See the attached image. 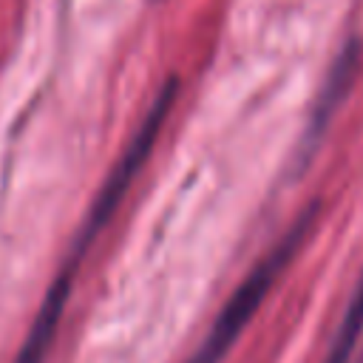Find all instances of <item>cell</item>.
<instances>
[{
	"mask_svg": "<svg viewBox=\"0 0 363 363\" xmlns=\"http://www.w3.org/2000/svg\"><path fill=\"white\" fill-rule=\"evenodd\" d=\"M354 68H357V43H349L343 48V54L335 60V68L329 74V82L323 88V96H320V102L315 108V119H312V130H309L312 136H318V130L323 128V122L332 116L335 105L343 99L349 82L354 79Z\"/></svg>",
	"mask_w": 363,
	"mask_h": 363,
	"instance_id": "4",
	"label": "cell"
},
{
	"mask_svg": "<svg viewBox=\"0 0 363 363\" xmlns=\"http://www.w3.org/2000/svg\"><path fill=\"white\" fill-rule=\"evenodd\" d=\"M360 335H363V272L354 284V292L349 298V306L343 312V320H340L332 343H329V354L323 363H349Z\"/></svg>",
	"mask_w": 363,
	"mask_h": 363,
	"instance_id": "5",
	"label": "cell"
},
{
	"mask_svg": "<svg viewBox=\"0 0 363 363\" xmlns=\"http://www.w3.org/2000/svg\"><path fill=\"white\" fill-rule=\"evenodd\" d=\"M176 94H179V82H176V77H170V79L162 85V91L156 94L153 105L147 108L142 125H139L136 133L130 136L125 153L119 156V162L113 164V170H111L108 179L102 182V190L96 193L91 210H88V218H85V224H82V230H79V238H77V244H74V258H79V255L85 252V247L96 238V233L111 221V216H113L116 207L122 204V199H125V193L130 190L136 173H139L142 164L147 162V156H150V150H153V145H156V139H159V133H162L164 119H167L170 111H173Z\"/></svg>",
	"mask_w": 363,
	"mask_h": 363,
	"instance_id": "2",
	"label": "cell"
},
{
	"mask_svg": "<svg viewBox=\"0 0 363 363\" xmlns=\"http://www.w3.org/2000/svg\"><path fill=\"white\" fill-rule=\"evenodd\" d=\"M312 218H315V210L303 213L292 227L289 233L255 264V269L244 278V284L233 292V298L224 303L221 315L216 318L213 329L207 332V337L201 340V346L196 349V354L187 360V363H218L230 346L238 340V335L247 329L250 318L255 315V309L264 303L267 292L272 289V284L278 281V275L289 267V261L295 258V252L301 250L303 238L309 235L312 230Z\"/></svg>",
	"mask_w": 363,
	"mask_h": 363,
	"instance_id": "1",
	"label": "cell"
},
{
	"mask_svg": "<svg viewBox=\"0 0 363 363\" xmlns=\"http://www.w3.org/2000/svg\"><path fill=\"white\" fill-rule=\"evenodd\" d=\"M71 281H74V267H65L54 284L48 286V295L43 298L37 315H34V323L14 357V363H43L48 349H51V340L57 337V329H60V320H62V312H65V303H68V295H71Z\"/></svg>",
	"mask_w": 363,
	"mask_h": 363,
	"instance_id": "3",
	"label": "cell"
}]
</instances>
